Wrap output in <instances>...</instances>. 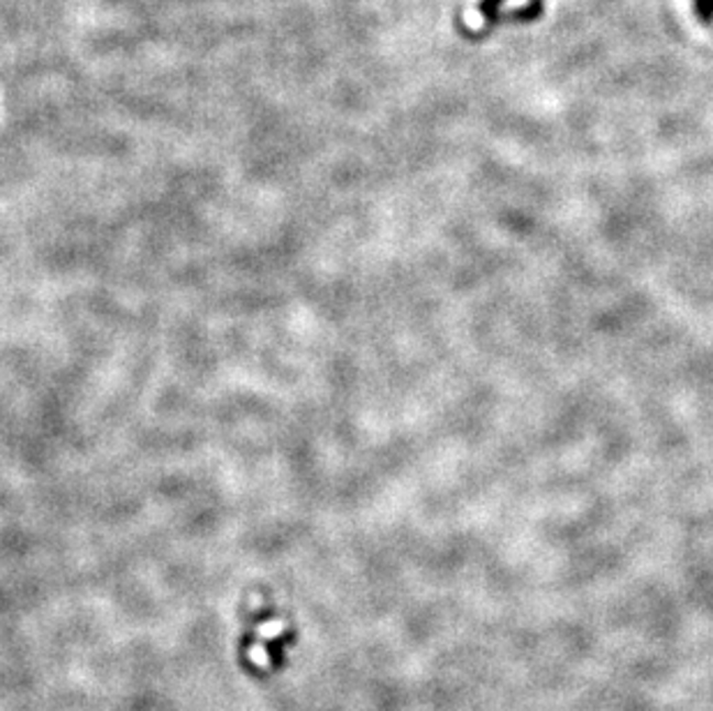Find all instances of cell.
I'll return each mask as SVG.
<instances>
[{
    "mask_svg": "<svg viewBox=\"0 0 713 711\" xmlns=\"http://www.w3.org/2000/svg\"><path fill=\"white\" fill-rule=\"evenodd\" d=\"M695 12L709 23L713 19V0H695Z\"/></svg>",
    "mask_w": 713,
    "mask_h": 711,
    "instance_id": "6da1fadb",
    "label": "cell"
}]
</instances>
